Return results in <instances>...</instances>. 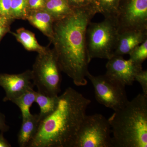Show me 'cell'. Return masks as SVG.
<instances>
[{"label":"cell","instance_id":"277c9868","mask_svg":"<svg viewBox=\"0 0 147 147\" xmlns=\"http://www.w3.org/2000/svg\"><path fill=\"white\" fill-rule=\"evenodd\" d=\"M119 34L115 18H105L99 23L90 22L86 34L89 63L94 58L108 60L113 57Z\"/></svg>","mask_w":147,"mask_h":147},{"label":"cell","instance_id":"ba28073f","mask_svg":"<svg viewBox=\"0 0 147 147\" xmlns=\"http://www.w3.org/2000/svg\"><path fill=\"white\" fill-rule=\"evenodd\" d=\"M116 19L119 33L147 31V0H121Z\"/></svg>","mask_w":147,"mask_h":147},{"label":"cell","instance_id":"8fae6325","mask_svg":"<svg viewBox=\"0 0 147 147\" xmlns=\"http://www.w3.org/2000/svg\"><path fill=\"white\" fill-rule=\"evenodd\" d=\"M147 39V31L131 30L119 33L113 56L129 55Z\"/></svg>","mask_w":147,"mask_h":147},{"label":"cell","instance_id":"4fadbf2b","mask_svg":"<svg viewBox=\"0 0 147 147\" xmlns=\"http://www.w3.org/2000/svg\"><path fill=\"white\" fill-rule=\"evenodd\" d=\"M40 121L38 115H32L22 119L21 129L18 135V143L21 147H28L36 134Z\"/></svg>","mask_w":147,"mask_h":147},{"label":"cell","instance_id":"603a6c76","mask_svg":"<svg viewBox=\"0 0 147 147\" xmlns=\"http://www.w3.org/2000/svg\"><path fill=\"white\" fill-rule=\"evenodd\" d=\"M11 3V0H0V16L11 19L10 11Z\"/></svg>","mask_w":147,"mask_h":147},{"label":"cell","instance_id":"7a4b0ae2","mask_svg":"<svg viewBox=\"0 0 147 147\" xmlns=\"http://www.w3.org/2000/svg\"><path fill=\"white\" fill-rule=\"evenodd\" d=\"M91 100L71 88L59 96L53 113L40 121L29 147H73Z\"/></svg>","mask_w":147,"mask_h":147},{"label":"cell","instance_id":"7c38bea8","mask_svg":"<svg viewBox=\"0 0 147 147\" xmlns=\"http://www.w3.org/2000/svg\"><path fill=\"white\" fill-rule=\"evenodd\" d=\"M26 19L43 34L53 38L54 21L51 15L44 9L28 12Z\"/></svg>","mask_w":147,"mask_h":147},{"label":"cell","instance_id":"83f0119b","mask_svg":"<svg viewBox=\"0 0 147 147\" xmlns=\"http://www.w3.org/2000/svg\"><path fill=\"white\" fill-rule=\"evenodd\" d=\"M11 20L10 18L0 16V27L9 25Z\"/></svg>","mask_w":147,"mask_h":147},{"label":"cell","instance_id":"d6986e66","mask_svg":"<svg viewBox=\"0 0 147 147\" xmlns=\"http://www.w3.org/2000/svg\"><path fill=\"white\" fill-rule=\"evenodd\" d=\"M28 8V0H11V19H26Z\"/></svg>","mask_w":147,"mask_h":147},{"label":"cell","instance_id":"52a82bcc","mask_svg":"<svg viewBox=\"0 0 147 147\" xmlns=\"http://www.w3.org/2000/svg\"><path fill=\"white\" fill-rule=\"evenodd\" d=\"M87 77L93 86L96 99L100 104L115 111L128 102L124 85L105 74L94 76L88 71Z\"/></svg>","mask_w":147,"mask_h":147},{"label":"cell","instance_id":"7402d4cb","mask_svg":"<svg viewBox=\"0 0 147 147\" xmlns=\"http://www.w3.org/2000/svg\"><path fill=\"white\" fill-rule=\"evenodd\" d=\"M73 9L83 8L94 6V0H67Z\"/></svg>","mask_w":147,"mask_h":147},{"label":"cell","instance_id":"5b68a950","mask_svg":"<svg viewBox=\"0 0 147 147\" xmlns=\"http://www.w3.org/2000/svg\"><path fill=\"white\" fill-rule=\"evenodd\" d=\"M54 50L46 49L39 53L32 70V82L38 92L49 96H58L61 77Z\"/></svg>","mask_w":147,"mask_h":147},{"label":"cell","instance_id":"d4e9b609","mask_svg":"<svg viewBox=\"0 0 147 147\" xmlns=\"http://www.w3.org/2000/svg\"><path fill=\"white\" fill-rule=\"evenodd\" d=\"M9 127L6 123L5 117L0 112V130L1 132H7L9 129Z\"/></svg>","mask_w":147,"mask_h":147},{"label":"cell","instance_id":"44dd1931","mask_svg":"<svg viewBox=\"0 0 147 147\" xmlns=\"http://www.w3.org/2000/svg\"><path fill=\"white\" fill-rule=\"evenodd\" d=\"M134 81L139 82L143 90V93L147 95V71L143 69L136 74Z\"/></svg>","mask_w":147,"mask_h":147},{"label":"cell","instance_id":"2e32d148","mask_svg":"<svg viewBox=\"0 0 147 147\" xmlns=\"http://www.w3.org/2000/svg\"><path fill=\"white\" fill-rule=\"evenodd\" d=\"M59 100V96H49L36 92L35 102L37 103L40 110L38 115L40 121L54 112L57 106Z\"/></svg>","mask_w":147,"mask_h":147},{"label":"cell","instance_id":"ac0fdd59","mask_svg":"<svg viewBox=\"0 0 147 147\" xmlns=\"http://www.w3.org/2000/svg\"><path fill=\"white\" fill-rule=\"evenodd\" d=\"M121 0H94L98 11L105 18H115Z\"/></svg>","mask_w":147,"mask_h":147},{"label":"cell","instance_id":"8992f818","mask_svg":"<svg viewBox=\"0 0 147 147\" xmlns=\"http://www.w3.org/2000/svg\"><path fill=\"white\" fill-rule=\"evenodd\" d=\"M111 134L108 119L101 114L86 115L73 147H113Z\"/></svg>","mask_w":147,"mask_h":147},{"label":"cell","instance_id":"3957f363","mask_svg":"<svg viewBox=\"0 0 147 147\" xmlns=\"http://www.w3.org/2000/svg\"><path fill=\"white\" fill-rule=\"evenodd\" d=\"M108 119L113 147H147V95H137Z\"/></svg>","mask_w":147,"mask_h":147},{"label":"cell","instance_id":"5bb4252c","mask_svg":"<svg viewBox=\"0 0 147 147\" xmlns=\"http://www.w3.org/2000/svg\"><path fill=\"white\" fill-rule=\"evenodd\" d=\"M44 9L55 21L68 16L73 12L74 9L69 5L67 0H47Z\"/></svg>","mask_w":147,"mask_h":147},{"label":"cell","instance_id":"4316f807","mask_svg":"<svg viewBox=\"0 0 147 147\" xmlns=\"http://www.w3.org/2000/svg\"><path fill=\"white\" fill-rule=\"evenodd\" d=\"M9 31V25L0 27V40L5 34Z\"/></svg>","mask_w":147,"mask_h":147},{"label":"cell","instance_id":"30bf717a","mask_svg":"<svg viewBox=\"0 0 147 147\" xmlns=\"http://www.w3.org/2000/svg\"><path fill=\"white\" fill-rule=\"evenodd\" d=\"M32 70L19 74L0 73V86L5 92L4 102L12 101L22 94L33 88Z\"/></svg>","mask_w":147,"mask_h":147},{"label":"cell","instance_id":"6da1fadb","mask_svg":"<svg viewBox=\"0 0 147 147\" xmlns=\"http://www.w3.org/2000/svg\"><path fill=\"white\" fill-rule=\"evenodd\" d=\"M98 13L94 6L74 9L61 20L54 21L51 40L61 71L72 79L76 86L86 85L89 62L86 34L88 25Z\"/></svg>","mask_w":147,"mask_h":147},{"label":"cell","instance_id":"484cf974","mask_svg":"<svg viewBox=\"0 0 147 147\" xmlns=\"http://www.w3.org/2000/svg\"><path fill=\"white\" fill-rule=\"evenodd\" d=\"M11 145L3 136V132L0 133V147H11Z\"/></svg>","mask_w":147,"mask_h":147},{"label":"cell","instance_id":"9a60e30c","mask_svg":"<svg viewBox=\"0 0 147 147\" xmlns=\"http://www.w3.org/2000/svg\"><path fill=\"white\" fill-rule=\"evenodd\" d=\"M12 34L27 50L35 51L39 54L45 52L47 49L39 45L34 34L24 28L18 29L16 32Z\"/></svg>","mask_w":147,"mask_h":147},{"label":"cell","instance_id":"ffe728a7","mask_svg":"<svg viewBox=\"0 0 147 147\" xmlns=\"http://www.w3.org/2000/svg\"><path fill=\"white\" fill-rule=\"evenodd\" d=\"M129 59L134 63L142 64L147 58V39L136 46L129 54Z\"/></svg>","mask_w":147,"mask_h":147},{"label":"cell","instance_id":"e0dca14e","mask_svg":"<svg viewBox=\"0 0 147 147\" xmlns=\"http://www.w3.org/2000/svg\"><path fill=\"white\" fill-rule=\"evenodd\" d=\"M36 94V92L33 88L30 89L11 101L21 110L22 119L27 118L32 115L30 109L35 101Z\"/></svg>","mask_w":147,"mask_h":147},{"label":"cell","instance_id":"9c48e42d","mask_svg":"<svg viewBox=\"0 0 147 147\" xmlns=\"http://www.w3.org/2000/svg\"><path fill=\"white\" fill-rule=\"evenodd\" d=\"M106 68L107 76L125 86H132L136 74L143 69L142 64L121 56H113L108 59Z\"/></svg>","mask_w":147,"mask_h":147},{"label":"cell","instance_id":"cb8c5ba5","mask_svg":"<svg viewBox=\"0 0 147 147\" xmlns=\"http://www.w3.org/2000/svg\"><path fill=\"white\" fill-rule=\"evenodd\" d=\"M45 3V0H28V8L31 11L44 9Z\"/></svg>","mask_w":147,"mask_h":147}]
</instances>
